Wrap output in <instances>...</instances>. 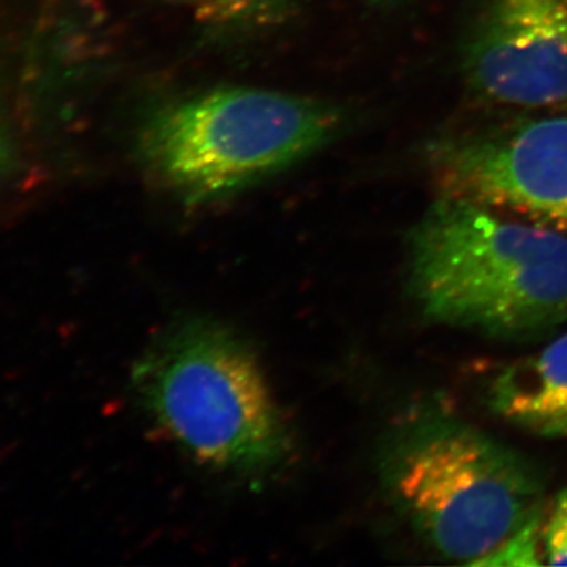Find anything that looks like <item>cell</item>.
Masks as SVG:
<instances>
[{"label": "cell", "instance_id": "7a4b0ae2", "mask_svg": "<svg viewBox=\"0 0 567 567\" xmlns=\"http://www.w3.org/2000/svg\"><path fill=\"white\" fill-rule=\"evenodd\" d=\"M347 112L315 96L226 85L156 103L134 155L156 188L205 205L274 177L341 136Z\"/></svg>", "mask_w": 567, "mask_h": 567}, {"label": "cell", "instance_id": "30bf717a", "mask_svg": "<svg viewBox=\"0 0 567 567\" xmlns=\"http://www.w3.org/2000/svg\"><path fill=\"white\" fill-rule=\"evenodd\" d=\"M543 520L540 513L494 551L475 563L477 566H540L544 561ZM473 565V566H475Z\"/></svg>", "mask_w": 567, "mask_h": 567}, {"label": "cell", "instance_id": "9c48e42d", "mask_svg": "<svg viewBox=\"0 0 567 567\" xmlns=\"http://www.w3.org/2000/svg\"><path fill=\"white\" fill-rule=\"evenodd\" d=\"M210 31L257 33L286 24L298 0H167Z\"/></svg>", "mask_w": 567, "mask_h": 567}, {"label": "cell", "instance_id": "8992f818", "mask_svg": "<svg viewBox=\"0 0 567 567\" xmlns=\"http://www.w3.org/2000/svg\"><path fill=\"white\" fill-rule=\"evenodd\" d=\"M461 69L468 87L492 103L567 102V0H481Z\"/></svg>", "mask_w": 567, "mask_h": 567}, {"label": "cell", "instance_id": "7c38bea8", "mask_svg": "<svg viewBox=\"0 0 567 567\" xmlns=\"http://www.w3.org/2000/svg\"><path fill=\"white\" fill-rule=\"evenodd\" d=\"M369 6H394V3L404 2V0H360Z\"/></svg>", "mask_w": 567, "mask_h": 567}, {"label": "cell", "instance_id": "52a82bcc", "mask_svg": "<svg viewBox=\"0 0 567 567\" xmlns=\"http://www.w3.org/2000/svg\"><path fill=\"white\" fill-rule=\"evenodd\" d=\"M32 13L29 0H0V192L43 175L44 9Z\"/></svg>", "mask_w": 567, "mask_h": 567}, {"label": "cell", "instance_id": "6da1fadb", "mask_svg": "<svg viewBox=\"0 0 567 567\" xmlns=\"http://www.w3.org/2000/svg\"><path fill=\"white\" fill-rule=\"evenodd\" d=\"M409 289L431 322L491 338L567 322V235L440 196L406 240Z\"/></svg>", "mask_w": 567, "mask_h": 567}, {"label": "cell", "instance_id": "8fae6325", "mask_svg": "<svg viewBox=\"0 0 567 567\" xmlns=\"http://www.w3.org/2000/svg\"><path fill=\"white\" fill-rule=\"evenodd\" d=\"M543 550L546 565L567 566V486L543 520Z\"/></svg>", "mask_w": 567, "mask_h": 567}, {"label": "cell", "instance_id": "3957f363", "mask_svg": "<svg viewBox=\"0 0 567 567\" xmlns=\"http://www.w3.org/2000/svg\"><path fill=\"white\" fill-rule=\"evenodd\" d=\"M380 472L399 513L451 561L475 565L540 513L543 477L528 458L456 417L401 425Z\"/></svg>", "mask_w": 567, "mask_h": 567}, {"label": "cell", "instance_id": "277c9868", "mask_svg": "<svg viewBox=\"0 0 567 567\" xmlns=\"http://www.w3.org/2000/svg\"><path fill=\"white\" fill-rule=\"evenodd\" d=\"M142 405L205 466L259 476L286 464L290 435L262 371L218 323L183 320L134 369Z\"/></svg>", "mask_w": 567, "mask_h": 567}, {"label": "cell", "instance_id": "5b68a950", "mask_svg": "<svg viewBox=\"0 0 567 567\" xmlns=\"http://www.w3.org/2000/svg\"><path fill=\"white\" fill-rule=\"evenodd\" d=\"M427 164L443 196L567 233V115L442 137Z\"/></svg>", "mask_w": 567, "mask_h": 567}, {"label": "cell", "instance_id": "ba28073f", "mask_svg": "<svg viewBox=\"0 0 567 567\" xmlns=\"http://www.w3.org/2000/svg\"><path fill=\"white\" fill-rule=\"evenodd\" d=\"M488 404L496 415L547 439H567V333L495 377Z\"/></svg>", "mask_w": 567, "mask_h": 567}]
</instances>
